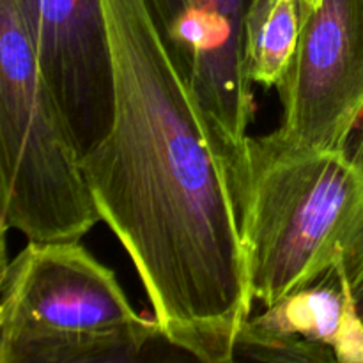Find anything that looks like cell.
Masks as SVG:
<instances>
[{"instance_id": "cell-3", "label": "cell", "mask_w": 363, "mask_h": 363, "mask_svg": "<svg viewBox=\"0 0 363 363\" xmlns=\"http://www.w3.org/2000/svg\"><path fill=\"white\" fill-rule=\"evenodd\" d=\"M160 335L80 240L28 241L4 261L0 363H117Z\"/></svg>"}, {"instance_id": "cell-7", "label": "cell", "mask_w": 363, "mask_h": 363, "mask_svg": "<svg viewBox=\"0 0 363 363\" xmlns=\"http://www.w3.org/2000/svg\"><path fill=\"white\" fill-rule=\"evenodd\" d=\"M300 363H363V321L337 262L311 286L250 315L236 358Z\"/></svg>"}, {"instance_id": "cell-10", "label": "cell", "mask_w": 363, "mask_h": 363, "mask_svg": "<svg viewBox=\"0 0 363 363\" xmlns=\"http://www.w3.org/2000/svg\"><path fill=\"white\" fill-rule=\"evenodd\" d=\"M160 2L190 13L245 14L250 0H160Z\"/></svg>"}, {"instance_id": "cell-6", "label": "cell", "mask_w": 363, "mask_h": 363, "mask_svg": "<svg viewBox=\"0 0 363 363\" xmlns=\"http://www.w3.org/2000/svg\"><path fill=\"white\" fill-rule=\"evenodd\" d=\"M39 69L82 155L108 135L113 60L101 0H21Z\"/></svg>"}, {"instance_id": "cell-1", "label": "cell", "mask_w": 363, "mask_h": 363, "mask_svg": "<svg viewBox=\"0 0 363 363\" xmlns=\"http://www.w3.org/2000/svg\"><path fill=\"white\" fill-rule=\"evenodd\" d=\"M101 4L116 106L108 135L82 155L92 199L160 335L201 362H233L254 300L229 151L149 0Z\"/></svg>"}, {"instance_id": "cell-4", "label": "cell", "mask_w": 363, "mask_h": 363, "mask_svg": "<svg viewBox=\"0 0 363 363\" xmlns=\"http://www.w3.org/2000/svg\"><path fill=\"white\" fill-rule=\"evenodd\" d=\"M2 234L80 240L101 222L82 152L35 57L21 0H0Z\"/></svg>"}, {"instance_id": "cell-9", "label": "cell", "mask_w": 363, "mask_h": 363, "mask_svg": "<svg viewBox=\"0 0 363 363\" xmlns=\"http://www.w3.org/2000/svg\"><path fill=\"white\" fill-rule=\"evenodd\" d=\"M339 264L342 266L344 273H346L354 307H357L358 315L363 321V220L357 234L351 240L350 247L339 259Z\"/></svg>"}, {"instance_id": "cell-11", "label": "cell", "mask_w": 363, "mask_h": 363, "mask_svg": "<svg viewBox=\"0 0 363 363\" xmlns=\"http://www.w3.org/2000/svg\"><path fill=\"white\" fill-rule=\"evenodd\" d=\"M301 6H315V4H319V0H300Z\"/></svg>"}, {"instance_id": "cell-2", "label": "cell", "mask_w": 363, "mask_h": 363, "mask_svg": "<svg viewBox=\"0 0 363 363\" xmlns=\"http://www.w3.org/2000/svg\"><path fill=\"white\" fill-rule=\"evenodd\" d=\"M230 156L248 286L272 307L339 262L363 220V158L273 131Z\"/></svg>"}, {"instance_id": "cell-5", "label": "cell", "mask_w": 363, "mask_h": 363, "mask_svg": "<svg viewBox=\"0 0 363 363\" xmlns=\"http://www.w3.org/2000/svg\"><path fill=\"white\" fill-rule=\"evenodd\" d=\"M279 91L282 137L314 149H347L363 119V0L301 6L296 55Z\"/></svg>"}, {"instance_id": "cell-8", "label": "cell", "mask_w": 363, "mask_h": 363, "mask_svg": "<svg viewBox=\"0 0 363 363\" xmlns=\"http://www.w3.org/2000/svg\"><path fill=\"white\" fill-rule=\"evenodd\" d=\"M301 32L300 0H250L245 14V64L254 84L279 89Z\"/></svg>"}]
</instances>
